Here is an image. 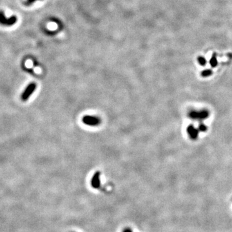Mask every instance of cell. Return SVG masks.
I'll use <instances>...</instances> for the list:
<instances>
[{
    "instance_id": "1",
    "label": "cell",
    "mask_w": 232,
    "mask_h": 232,
    "mask_svg": "<svg viewBox=\"0 0 232 232\" xmlns=\"http://www.w3.org/2000/svg\"><path fill=\"white\" fill-rule=\"evenodd\" d=\"M17 22L18 18L16 16L12 15L8 18L3 11H0V25L4 27H12Z\"/></svg>"
},
{
    "instance_id": "2",
    "label": "cell",
    "mask_w": 232,
    "mask_h": 232,
    "mask_svg": "<svg viewBox=\"0 0 232 232\" xmlns=\"http://www.w3.org/2000/svg\"><path fill=\"white\" fill-rule=\"evenodd\" d=\"M36 87H37V84L34 82L30 83L27 87H26V89L22 93L21 96V100L23 101H27L29 99L30 96L34 93V92L35 91V90L36 89Z\"/></svg>"
},
{
    "instance_id": "3",
    "label": "cell",
    "mask_w": 232,
    "mask_h": 232,
    "mask_svg": "<svg viewBox=\"0 0 232 232\" xmlns=\"http://www.w3.org/2000/svg\"><path fill=\"white\" fill-rule=\"evenodd\" d=\"M82 121L84 124L87 125L96 126L100 125V123H101V120L100 119V118L96 116H85L83 117Z\"/></svg>"
},
{
    "instance_id": "4",
    "label": "cell",
    "mask_w": 232,
    "mask_h": 232,
    "mask_svg": "<svg viewBox=\"0 0 232 232\" xmlns=\"http://www.w3.org/2000/svg\"><path fill=\"white\" fill-rule=\"evenodd\" d=\"M100 177H101V173L100 171H96V172L93 174L92 179H91V185L92 186L95 188L98 189L100 188L101 186V180H100Z\"/></svg>"
},
{
    "instance_id": "5",
    "label": "cell",
    "mask_w": 232,
    "mask_h": 232,
    "mask_svg": "<svg viewBox=\"0 0 232 232\" xmlns=\"http://www.w3.org/2000/svg\"><path fill=\"white\" fill-rule=\"evenodd\" d=\"M188 132H189V134H190V135H191V137H193V138H195V137H197V132L195 129L193 128L192 126H191V127L188 128Z\"/></svg>"
},
{
    "instance_id": "6",
    "label": "cell",
    "mask_w": 232,
    "mask_h": 232,
    "mask_svg": "<svg viewBox=\"0 0 232 232\" xmlns=\"http://www.w3.org/2000/svg\"><path fill=\"white\" fill-rule=\"evenodd\" d=\"M38 1H43V0H25V5L27 7L32 6L34 3H36Z\"/></svg>"
},
{
    "instance_id": "7",
    "label": "cell",
    "mask_w": 232,
    "mask_h": 232,
    "mask_svg": "<svg viewBox=\"0 0 232 232\" xmlns=\"http://www.w3.org/2000/svg\"><path fill=\"white\" fill-rule=\"evenodd\" d=\"M210 63L211 65L213 66H216V65H217V61L216 60V57L213 56L212 59H211V61H210Z\"/></svg>"
},
{
    "instance_id": "8",
    "label": "cell",
    "mask_w": 232,
    "mask_h": 232,
    "mask_svg": "<svg viewBox=\"0 0 232 232\" xmlns=\"http://www.w3.org/2000/svg\"><path fill=\"white\" fill-rule=\"evenodd\" d=\"M198 61L199 64H201V65H204L206 63V59L203 57H199L198 58Z\"/></svg>"
},
{
    "instance_id": "9",
    "label": "cell",
    "mask_w": 232,
    "mask_h": 232,
    "mask_svg": "<svg viewBox=\"0 0 232 232\" xmlns=\"http://www.w3.org/2000/svg\"><path fill=\"white\" fill-rule=\"evenodd\" d=\"M212 74V72L210 71H205L203 72L202 73V75H204V76H208L209 75H210Z\"/></svg>"
},
{
    "instance_id": "10",
    "label": "cell",
    "mask_w": 232,
    "mask_h": 232,
    "mask_svg": "<svg viewBox=\"0 0 232 232\" xmlns=\"http://www.w3.org/2000/svg\"><path fill=\"white\" fill-rule=\"evenodd\" d=\"M123 232H132V231L130 228H126V229L123 231Z\"/></svg>"
}]
</instances>
